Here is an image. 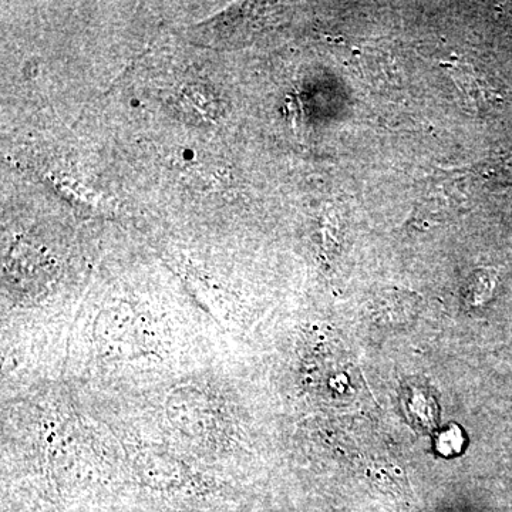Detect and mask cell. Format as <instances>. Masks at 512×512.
Returning <instances> with one entry per match:
<instances>
[{
	"label": "cell",
	"mask_w": 512,
	"mask_h": 512,
	"mask_svg": "<svg viewBox=\"0 0 512 512\" xmlns=\"http://www.w3.org/2000/svg\"><path fill=\"white\" fill-rule=\"evenodd\" d=\"M167 414L181 433L205 444L224 439V412L210 394L192 386L178 387L167 400Z\"/></svg>",
	"instance_id": "obj_1"
},
{
	"label": "cell",
	"mask_w": 512,
	"mask_h": 512,
	"mask_svg": "<svg viewBox=\"0 0 512 512\" xmlns=\"http://www.w3.org/2000/svg\"><path fill=\"white\" fill-rule=\"evenodd\" d=\"M450 72L460 92L464 94V97L473 106L480 107L487 103L488 99H490L487 89H485V84L478 79L476 74L471 73L464 66H453Z\"/></svg>",
	"instance_id": "obj_2"
},
{
	"label": "cell",
	"mask_w": 512,
	"mask_h": 512,
	"mask_svg": "<svg viewBox=\"0 0 512 512\" xmlns=\"http://www.w3.org/2000/svg\"><path fill=\"white\" fill-rule=\"evenodd\" d=\"M461 446H463V434H461V430L458 427H453V429L450 427V429L441 434L439 441H437V448H439L440 453L444 454V456L458 453L461 450Z\"/></svg>",
	"instance_id": "obj_3"
}]
</instances>
